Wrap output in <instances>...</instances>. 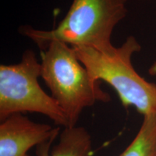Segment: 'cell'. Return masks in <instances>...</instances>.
<instances>
[{
    "label": "cell",
    "mask_w": 156,
    "mask_h": 156,
    "mask_svg": "<svg viewBox=\"0 0 156 156\" xmlns=\"http://www.w3.org/2000/svg\"><path fill=\"white\" fill-rule=\"evenodd\" d=\"M127 14L126 0H73L63 20L55 28L40 30L29 25L19 33L44 50L53 41L71 46H86L110 52L114 28Z\"/></svg>",
    "instance_id": "obj_1"
},
{
    "label": "cell",
    "mask_w": 156,
    "mask_h": 156,
    "mask_svg": "<svg viewBox=\"0 0 156 156\" xmlns=\"http://www.w3.org/2000/svg\"><path fill=\"white\" fill-rule=\"evenodd\" d=\"M41 65V77L65 114L67 127L77 126L85 108L111 101L100 82L90 77L73 46L58 41H51L42 51Z\"/></svg>",
    "instance_id": "obj_2"
},
{
    "label": "cell",
    "mask_w": 156,
    "mask_h": 156,
    "mask_svg": "<svg viewBox=\"0 0 156 156\" xmlns=\"http://www.w3.org/2000/svg\"><path fill=\"white\" fill-rule=\"evenodd\" d=\"M93 81L106 82L115 90L123 106H133L142 116L156 114V84L140 76L132 64L142 46L129 36L119 47L101 52L86 46H73Z\"/></svg>",
    "instance_id": "obj_3"
},
{
    "label": "cell",
    "mask_w": 156,
    "mask_h": 156,
    "mask_svg": "<svg viewBox=\"0 0 156 156\" xmlns=\"http://www.w3.org/2000/svg\"><path fill=\"white\" fill-rule=\"evenodd\" d=\"M41 65L34 51L23 53L20 62L0 65V122L15 114L38 113L58 126L67 127L65 114L51 95L38 83Z\"/></svg>",
    "instance_id": "obj_4"
},
{
    "label": "cell",
    "mask_w": 156,
    "mask_h": 156,
    "mask_svg": "<svg viewBox=\"0 0 156 156\" xmlns=\"http://www.w3.org/2000/svg\"><path fill=\"white\" fill-rule=\"evenodd\" d=\"M60 126L36 123L23 114H15L0 124V156H30L34 146L54 142Z\"/></svg>",
    "instance_id": "obj_5"
},
{
    "label": "cell",
    "mask_w": 156,
    "mask_h": 156,
    "mask_svg": "<svg viewBox=\"0 0 156 156\" xmlns=\"http://www.w3.org/2000/svg\"><path fill=\"white\" fill-rule=\"evenodd\" d=\"M53 142H46L36 147L37 156H91L92 137L83 126L64 128L59 134L58 143L50 152Z\"/></svg>",
    "instance_id": "obj_6"
},
{
    "label": "cell",
    "mask_w": 156,
    "mask_h": 156,
    "mask_svg": "<svg viewBox=\"0 0 156 156\" xmlns=\"http://www.w3.org/2000/svg\"><path fill=\"white\" fill-rule=\"evenodd\" d=\"M119 156H156V114L143 116L136 136Z\"/></svg>",
    "instance_id": "obj_7"
},
{
    "label": "cell",
    "mask_w": 156,
    "mask_h": 156,
    "mask_svg": "<svg viewBox=\"0 0 156 156\" xmlns=\"http://www.w3.org/2000/svg\"><path fill=\"white\" fill-rule=\"evenodd\" d=\"M148 73L152 76H156V61L148 69Z\"/></svg>",
    "instance_id": "obj_8"
}]
</instances>
